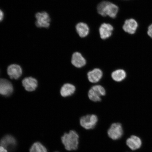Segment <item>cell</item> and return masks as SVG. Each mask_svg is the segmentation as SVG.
Segmentation results:
<instances>
[{"label":"cell","instance_id":"cell-17","mask_svg":"<svg viewBox=\"0 0 152 152\" xmlns=\"http://www.w3.org/2000/svg\"><path fill=\"white\" fill-rule=\"evenodd\" d=\"M126 72L123 69H118L114 71L111 74V77L114 81L121 82L126 78Z\"/></svg>","mask_w":152,"mask_h":152},{"label":"cell","instance_id":"cell-12","mask_svg":"<svg viewBox=\"0 0 152 152\" xmlns=\"http://www.w3.org/2000/svg\"><path fill=\"white\" fill-rule=\"evenodd\" d=\"M76 90L75 85L71 83H66L62 86L60 90V94L63 97H67L72 96Z\"/></svg>","mask_w":152,"mask_h":152},{"label":"cell","instance_id":"cell-16","mask_svg":"<svg viewBox=\"0 0 152 152\" xmlns=\"http://www.w3.org/2000/svg\"><path fill=\"white\" fill-rule=\"evenodd\" d=\"M22 83L25 88L28 92L35 90L37 86V80L32 77L25 78L23 80Z\"/></svg>","mask_w":152,"mask_h":152},{"label":"cell","instance_id":"cell-1","mask_svg":"<svg viewBox=\"0 0 152 152\" xmlns=\"http://www.w3.org/2000/svg\"><path fill=\"white\" fill-rule=\"evenodd\" d=\"M79 137L76 131L70 130L64 133L61 137V141L64 147L68 151H76L78 148Z\"/></svg>","mask_w":152,"mask_h":152},{"label":"cell","instance_id":"cell-10","mask_svg":"<svg viewBox=\"0 0 152 152\" xmlns=\"http://www.w3.org/2000/svg\"><path fill=\"white\" fill-rule=\"evenodd\" d=\"M71 63L75 67L80 68L85 66L86 61L80 53L75 52L72 55Z\"/></svg>","mask_w":152,"mask_h":152},{"label":"cell","instance_id":"cell-11","mask_svg":"<svg viewBox=\"0 0 152 152\" xmlns=\"http://www.w3.org/2000/svg\"><path fill=\"white\" fill-rule=\"evenodd\" d=\"M7 74L11 79H18L21 76L22 71L21 68L18 64H11L7 69Z\"/></svg>","mask_w":152,"mask_h":152},{"label":"cell","instance_id":"cell-9","mask_svg":"<svg viewBox=\"0 0 152 152\" xmlns=\"http://www.w3.org/2000/svg\"><path fill=\"white\" fill-rule=\"evenodd\" d=\"M16 144V140L11 135L5 136L0 141V145L7 150L11 151L14 149Z\"/></svg>","mask_w":152,"mask_h":152},{"label":"cell","instance_id":"cell-14","mask_svg":"<svg viewBox=\"0 0 152 152\" xmlns=\"http://www.w3.org/2000/svg\"><path fill=\"white\" fill-rule=\"evenodd\" d=\"M113 30V26L111 24L105 23L102 24L99 30L101 39H105L110 37L112 35Z\"/></svg>","mask_w":152,"mask_h":152},{"label":"cell","instance_id":"cell-18","mask_svg":"<svg viewBox=\"0 0 152 152\" xmlns=\"http://www.w3.org/2000/svg\"><path fill=\"white\" fill-rule=\"evenodd\" d=\"M76 28L78 34L81 37H86L89 34L88 26L87 24L83 23H78L76 26Z\"/></svg>","mask_w":152,"mask_h":152},{"label":"cell","instance_id":"cell-3","mask_svg":"<svg viewBox=\"0 0 152 152\" xmlns=\"http://www.w3.org/2000/svg\"><path fill=\"white\" fill-rule=\"evenodd\" d=\"M106 91L104 87L100 85L93 86L89 90L88 96L89 99L94 102H100L101 97L105 96Z\"/></svg>","mask_w":152,"mask_h":152},{"label":"cell","instance_id":"cell-4","mask_svg":"<svg viewBox=\"0 0 152 152\" xmlns=\"http://www.w3.org/2000/svg\"><path fill=\"white\" fill-rule=\"evenodd\" d=\"M98 121L97 116L94 114H89L81 118L80 119V124L83 128L90 130L96 127Z\"/></svg>","mask_w":152,"mask_h":152},{"label":"cell","instance_id":"cell-13","mask_svg":"<svg viewBox=\"0 0 152 152\" xmlns=\"http://www.w3.org/2000/svg\"><path fill=\"white\" fill-rule=\"evenodd\" d=\"M126 144L127 146L132 151L140 149L142 145V141L138 137L132 135L127 140Z\"/></svg>","mask_w":152,"mask_h":152},{"label":"cell","instance_id":"cell-19","mask_svg":"<svg viewBox=\"0 0 152 152\" xmlns=\"http://www.w3.org/2000/svg\"><path fill=\"white\" fill-rule=\"evenodd\" d=\"M30 152H47L46 148L39 142H36L31 146Z\"/></svg>","mask_w":152,"mask_h":152},{"label":"cell","instance_id":"cell-15","mask_svg":"<svg viewBox=\"0 0 152 152\" xmlns=\"http://www.w3.org/2000/svg\"><path fill=\"white\" fill-rule=\"evenodd\" d=\"M138 27V24L134 19H130L125 21L123 26L124 31L131 34H134Z\"/></svg>","mask_w":152,"mask_h":152},{"label":"cell","instance_id":"cell-21","mask_svg":"<svg viewBox=\"0 0 152 152\" xmlns=\"http://www.w3.org/2000/svg\"><path fill=\"white\" fill-rule=\"evenodd\" d=\"M4 17V14L3 11L0 9V22L3 20Z\"/></svg>","mask_w":152,"mask_h":152},{"label":"cell","instance_id":"cell-6","mask_svg":"<svg viewBox=\"0 0 152 152\" xmlns=\"http://www.w3.org/2000/svg\"><path fill=\"white\" fill-rule=\"evenodd\" d=\"M36 26L38 28H48L50 25L51 19L48 13L43 12H38L35 15Z\"/></svg>","mask_w":152,"mask_h":152},{"label":"cell","instance_id":"cell-2","mask_svg":"<svg viewBox=\"0 0 152 152\" xmlns=\"http://www.w3.org/2000/svg\"><path fill=\"white\" fill-rule=\"evenodd\" d=\"M98 12L102 16H109L114 18H116L118 11V7L115 4L108 1H103L97 7Z\"/></svg>","mask_w":152,"mask_h":152},{"label":"cell","instance_id":"cell-8","mask_svg":"<svg viewBox=\"0 0 152 152\" xmlns=\"http://www.w3.org/2000/svg\"><path fill=\"white\" fill-rule=\"evenodd\" d=\"M103 75V72L101 69L99 68H95L87 73V79L91 83H96L101 80Z\"/></svg>","mask_w":152,"mask_h":152},{"label":"cell","instance_id":"cell-22","mask_svg":"<svg viewBox=\"0 0 152 152\" xmlns=\"http://www.w3.org/2000/svg\"><path fill=\"white\" fill-rule=\"evenodd\" d=\"M0 152H7V151L5 148L0 146Z\"/></svg>","mask_w":152,"mask_h":152},{"label":"cell","instance_id":"cell-7","mask_svg":"<svg viewBox=\"0 0 152 152\" xmlns=\"http://www.w3.org/2000/svg\"><path fill=\"white\" fill-rule=\"evenodd\" d=\"M13 87L11 83L7 79H0V94L9 96L12 94Z\"/></svg>","mask_w":152,"mask_h":152},{"label":"cell","instance_id":"cell-5","mask_svg":"<svg viewBox=\"0 0 152 152\" xmlns=\"http://www.w3.org/2000/svg\"><path fill=\"white\" fill-rule=\"evenodd\" d=\"M123 134V126L122 125L119 123L112 124L107 131L108 136L113 140H119L122 137Z\"/></svg>","mask_w":152,"mask_h":152},{"label":"cell","instance_id":"cell-20","mask_svg":"<svg viewBox=\"0 0 152 152\" xmlns=\"http://www.w3.org/2000/svg\"><path fill=\"white\" fill-rule=\"evenodd\" d=\"M148 34L150 37L152 38V24L148 28Z\"/></svg>","mask_w":152,"mask_h":152}]
</instances>
